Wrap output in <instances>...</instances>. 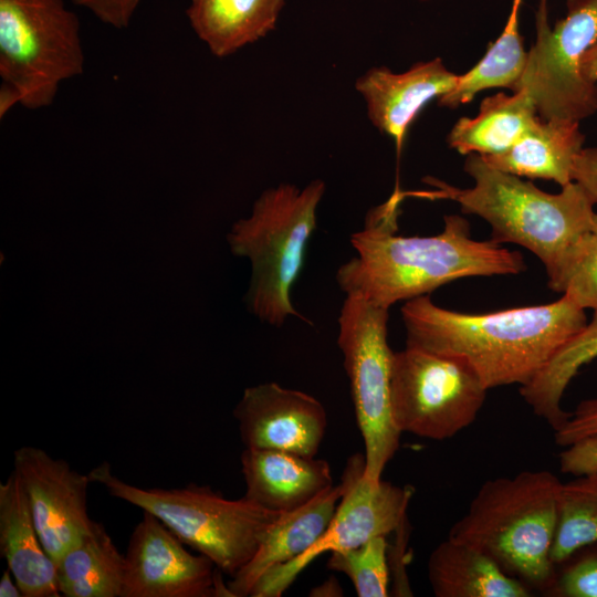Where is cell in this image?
<instances>
[{"label":"cell","instance_id":"15","mask_svg":"<svg viewBox=\"0 0 597 597\" xmlns=\"http://www.w3.org/2000/svg\"><path fill=\"white\" fill-rule=\"evenodd\" d=\"M458 77L436 57L401 73L387 66L370 67L356 80L355 88L364 97L371 124L392 138L399 154L418 114L432 100L451 92Z\"/></svg>","mask_w":597,"mask_h":597},{"label":"cell","instance_id":"21","mask_svg":"<svg viewBox=\"0 0 597 597\" xmlns=\"http://www.w3.org/2000/svg\"><path fill=\"white\" fill-rule=\"evenodd\" d=\"M285 0H190L193 32L217 57L229 56L273 31Z\"/></svg>","mask_w":597,"mask_h":597},{"label":"cell","instance_id":"5","mask_svg":"<svg viewBox=\"0 0 597 597\" xmlns=\"http://www.w3.org/2000/svg\"><path fill=\"white\" fill-rule=\"evenodd\" d=\"M325 188L321 179L302 189L285 182L268 188L254 201L251 214L237 221L228 234L232 253L251 263L248 306L272 326H282L290 316L303 318L292 304L291 290L316 229Z\"/></svg>","mask_w":597,"mask_h":597},{"label":"cell","instance_id":"12","mask_svg":"<svg viewBox=\"0 0 597 597\" xmlns=\"http://www.w3.org/2000/svg\"><path fill=\"white\" fill-rule=\"evenodd\" d=\"M221 573L144 511L127 545L122 597H232Z\"/></svg>","mask_w":597,"mask_h":597},{"label":"cell","instance_id":"3","mask_svg":"<svg viewBox=\"0 0 597 597\" xmlns=\"http://www.w3.org/2000/svg\"><path fill=\"white\" fill-rule=\"evenodd\" d=\"M464 171L473 179L472 187L458 188L430 177L425 180L434 190L417 195L457 202L462 212L476 214L491 226V241L527 249L546 271L580 237L597 235L595 203L575 181L558 193H548L490 166L476 154L467 155Z\"/></svg>","mask_w":597,"mask_h":597},{"label":"cell","instance_id":"16","mask_svg":"<svg viewBox=\"0 0 597 597\" xmlns=\"http://www.w3.org/2000/svg\"><path fill=\"white\" fill-rule=\"evenodd\" d=\"M240 462L245 482L243 496L271 512L297 510L333 486L328 462L315 457L245 448Z\"/></svg>","mask_w":597,"mask_h":597},{"label":"cell","instance_id":"37","mask_svg":"<svg viewBox=\"0 0 597 597\" xmlns=\"http://www.w3.org/2000/svg\"><path fill=\"white\" fill-rule=\"evenodd\" d=\"M23 597L11 570L7 567L0 579V597Z\"/></svg>","mask_w":597,"mask_h":597},{"label":"cell","instance_id":"9","mask_svg":"<svg viewBox=\"0 0 597 597\" xmlns=\"http://www.w3.org/2000/svg\"><path fill=\"white\" fill-rule=\"evenodd\" d=\"M488 390L462 357L407 345L394 352L391 412L401 433L449 439L476 419Z\"/></svg>","mask_w":597,"mask_h":597},{"label":"cell","instance_id":"36","mask_svg":"<svg viewBox=\"0 0 597 597\" xmlns=\"http://www.w3.org/2000/svg\"><path fill=\"white\" fill-rule=\"evenodd\" d=\"M310 596L315 597H337L343 596V589L338 584V580L333 576L326 579L324 583L320 584L318 586L314 587Z\"/></svg>","mask_w":597,"mask_h":597},{"label":"cell","instance_id":"18","mask_svg":"<svg viewBox=\"0 0 597 597\" xmlns=\"http://www.w3.org/2000/svg\"><path fill=\"white\" fill-rule=\"evenodd\" d=\"M343 495V484L333 485L304 506L281 514L251 561L227 586L232 597L250 596L270 570L304 554L324 535Z\"/></svg>","mask_w":597,"mask_h":597},{"label":"cell","instance_id":"17","mask_svg":"<svg viewBox=\"0 0 597 597\" xmlns=\"http://www.w3.org/2000/svg\"><path fill=\"white\" fill-rule=\"evenodd\" d=\"M0 554L23 597L61 596L56 565L40 538L24 486L14 470L0 484Z\"/></svg>","mask_w":597,"mask_h":597},{"label":"cell","instance_id":"7","mask_svg":"<svg viewBox=\"0 0 597 597\" xmlns=\"http://www.w3.org/2000/svg\"><path fill=\"white\" fill-rule=\"evenodd\" d=\"M84 62L80 20L64 0H0V76L19 91L21 105H51Z\"/></svg>","mask_w":597,"mask_h":597},{"label":"cell","instance_id":"32","mask_svg":"<svg viewBox=\"0 0 597 597\" xmlns=\"http://www.w3.org/2000/svg\"><path fill=\"white\" fill-rule=\"evenodd\" d=\"M559 465L563 473L575 476L597 472V433L565 447Z\"/></svg>","mask_w":597,"mask_h":597},{"label":"cell","instance_id":"26","mask_svg":"<svg viewBox=\"0 0 597 597\" xmlns=\"http://www.w3.org/2000/svg\"><path fill=\"white\" fill-rule=\"evenodd\" d=\"M597 542V472L562 483L551 558L559 564L577 548Z\"/></svg>","mask_w":597,"mask_h":597},{"label":"cell","instance_id":"22","mask_svg":"<svg viewBox=\"0 0 597 597\" xmlns=\"http://www.w3.org/2000/svg\"><path fill=\"white\" fill-rule=\"evenodd\" d=\"M538 117L526 88L485 97L476 116L460 117L448 134L449 147L461 155L489 156L511 148Z\"/></svg>","mask_w":597,"mask_h":597},{"label":"cell","instance_id":"35","mask_svg":"<svg viewBox=\"0 0 597 597\" xmlns=\"http://www.w3.org/2000/svg\"><path fill=\"white\" fill-rule=\"evenodd\" d=\"M582 71L587 80L597 84V42L585 53Z\"/></svg>","mask_w":597,"mask_h":597},{"label":"cell","instance_id":"31","mask_svg":"<svg viewBox=\"0 0 597 597\" xmlns=\"http://www.w3.org/2000/svg\"><path fill=\"white\" fill-rule=\"evenodd\" d=\"M73 4L88 10L101 22L115 29L129 25L143 0H71Z\"/></svg>","mask_w":597,"mask_h":597},{"label":"cell","instance_id":"4","mask_svg":"<svg viewBox=\"0 0 597 597\" xmlns=\"http://www.w3.org/2000/svg\"><path fill=\"white\" fill-rule=\"evenodd\" d=\"M562 482L547 470H526L484 482L449 532L491 557L506 574L546 593Z\"/></svg>","mask_w":597,"mask_h":597},{"label":"cell","instance_id":"30","mask_svg":"<svg viewBox=\"0 0 597 597\" xmlns=\"http://www.w3.org/2000/svg\"><path fill=\"white\" fill-rule=\"evenodd\" d=\"M597 433V395L580 401L568 419L554 431L555 443L567 447Z\"/></svg>","mask_w":597,"mask_h":597},{"label":"cell","instance_id":"13","mask_svg":"<svg viewBox=\"0 0 597 597\" xmlns=\"http://www.w3.org/2000/svg\"><path fill=\"white\" fill-rule=\"evenodd\" d=\"M13 470L24 486L40 538L56 565L95 526L87 512L91 479L65 460L30 446L13 452Z\"/></svg>","mask_w":597,"mask_h":597},{"label":"cell","instance_id":"25","mask_svg":"<svg viewBox=\"0 0 597 597\" xmlns=\"http://www.w3.org/2000/svg\"><path fill=\"white\" fill-rule=\"evenodd\" d=\"M523 0H512L505 27L484 56L467 73L459 75L454 88L439 98L438 105L457 108L489 88L505 87L514 92L526 69L528 52L519 30Z\"/></svg>","mask_w":597,"mask_h":597},{"label":"cell","instance_id":"29","mask_svg":"<svg viewBox=\"0 0 597 597\" xmlns=\"http://www.w3.org/2000/svg\"><path fill=\"white\" fill-rule=\"evenodd\" d=\"M546 594L555 597H597V542L577 548L555 565L554 579Z\"/></svg>","mask_w":597,"mask_h":597},{"label":"cell","instance_id":"14","mask_svg":"<svg viewBox=\"0 0 597 597\" xmlns=\"http://www.w3.org/2000/svg\"><path fill=\"white\" fill-rule=\"evenodd\" d=\"M233 416L245 448L308 458L316 455L327 426L325 408L315 397L276 383L248 387Z\"/></svg>","mask_w":597,"mask_h":597},{"label":"cell","instance_id":"34","mask_svg":"<svg viewBox=\"0 0 597 597\" xmlns=\"http://www.w3.org/2000/svg\"><path fill=\"white\" fill-rule=\"evenodd\" d=\"M15 104H21L19 91L14 86L2 82L0 87V117L6 116Z\"/></svg>","mask_w":597,"mask_h":597},{"label":"cell","instance_id":"10","mask_svg":"<svg viewBox=\"0 0 597 597\" xmlns=\"http://www.w3.org/2000/svg\"><path fill=\"white\" fill-rule=\"evenodd\" d=\"M547 3L538 0L535 43L514 92L526 88L542 119L580 122L597 112V84L582 71L597 42V0H567V13L553 29Z\"/></svg>","mask_w":597,"mask_h":597},{"label":"cell","instance_id":"28","mask_svg":"<svg viewBox=\"0 0 597 597\" xmlns=\"http://www.w3.org/2000/svg\"><path fill=\"white\" fill-rule=\"evenodd\" d=\"M387 536H375L358 547L332 552L327 568L345 574L358 597H386L389 585Z\"/></svg>","mask_w":597,"mask_h":597},{"label":"cell","instance_id":"23","mask_svg":"<svg viewBox=\"0 0 597 597\" xmlns=\"http://www.w3.org/2000/svg\"><path fill=\"white\" fill-rule=\"evenodd\" d=\"M124 575L125 555L98 522L56 563L57 587L65 597H122Z\"/></svg>","mask_w":597,"mask_h":597},{"label":"cell","instance_id":"1","mask_svg":"<svg viewBox=\"0 0 597 597\" xmlns=\"http://www.w3.org/2000/svg\"><path fill=\"white\" fill-rule=\"evenodd\" d=\"M406 192L398 187L387 201L371 209L362 230L350 235L356 256L336 273L339 289L383 308L399 301L428 295L438 287L469 276L519 274L525 270L522 254L493 241H476L470 223L444 216L443 231L436 235L396 234Z\"/></svg>","mask_w":597,"mask_h":597},{"label":"cell","instance_id":"8","mask_svg":"<svg viewBox=\"0 0 597 597\" xmlns=\"http://www.w3.org/2000/svg\"><path fill=\"white\" fill-rule=\"evenodd\" d=\"M388 310L346 295L338 316L337 345L349 379L365 446L364 476L378 481L399 448L401 432L391 412L394 352L388 344Z\"/></svg>","mask_w":597,"mask_h":597},{"label":"cell","instance_id":"20","mask_svg":"<svg viewBox=\"0 0 597 597\" xmlns=\"http://www.w3.org/2000/svg\"><path fill=\"white\" fill-rule=\"evenodd\" d=\"M428 579L437 597H528L526 585L481 551L447 537L428 558Z\"/></svg>","mask_w":597,"mask_h":597},{"label":"cell","instance_id":"27","mask_svg":"<svg viewBox=\"0 0 597 597\" xmlns=\"http://www.w3.org/2000/svg\"><path fill=\"white\" fill-rule=\"evenodd\" d=\"M546 274L552 291L597 313V235L580 237Z\"/></svg>","mask_w":597,"mask_h":597},{"label":"cell","instance_id":"33","mask_svg":"<svg viewBox=\"0 0 597 597\" xmlns=\"http://www.w3.org/2000/svg\"><path fill=\"white\" fill-rule=\"evenodd\" d=\"M573 181L583 187L597 205V147L583 148L573 166Z\"/></svg>","mask_w":597,"mask_h":597},{"label":"cell","instance_id":"2","mask_svg":"<svg viewBox=\"0 0 597 597\" xmlns=\"http://www.w3.org/2000/svg\"><path fill=\"white\" fill-rule=\"evenodd\" d=\"M407 346L465 359L488 389L526 385L587 323L567 296L534 306L469 314L443 308L428 295L406 301Z\"/></svg>","mask_w":597,"mask_h":597},{"label":"cell","instance_id":"11","mask_svg":"<svg viewBox=\"0 0 597 597\" xmlns=\"http://www.w3.org/2000/svg\"><path fill=\"white\" fill-rule=\"evenodd\" d=\"M364 470L365 455L348 459L341 481L343 495L324 535L301 556L268 572L251 597H280L321 554L352 549L375 536H387L406 521L413 488L381 479L371 481L364 476Z\"/></svg>","mask_w":597,"mask_h":597},{"label":"cell","instance_id":"19","mask_svg":"<svg viewBox=\"0 0 597 597\" xmlns=\"http://www.w3.org/2000/svg\"><path fill=\"white\" fill-rule=\"evenodd\" d=\"M579 122L537 117L507 150L481 156L490 166L532 179H547L564 187L573 182V166L584 148Z\"/></svg>","mask_w":597,"mask_h":597},{"label":"cell","instance_id":"6","mask_svg":"<svg viewBox=\"0 0 597 597\" xmlns=\"http://www.w3.org/2000/svg\"><path fill=\"white\" fill-rule=\"evenodd\" d=\"M88 476L111 496L155 515L185 545L210 558L230 577L251 561L281 516L244 496L226 499L209 485L136 486L115 475L107 462L93 469Z\"/></svg>","mask_w":597,"mask_h":597},{"label":"cell","instance_id":"24","mask_svg":"<svg viewBox=\"0 0 597 597\" xmlns=\"http://www.w3.org/2000/svg\"><path fill=\"white\" fill-rule=\"evenodd\" d=\"M597 358V313L591 321L564 343L545 367L520 394L534 413L557 430L570 412L562 408V398L579 369Z\"/></svg>","mask_w":597,"mask_h":597}]
</instances>
